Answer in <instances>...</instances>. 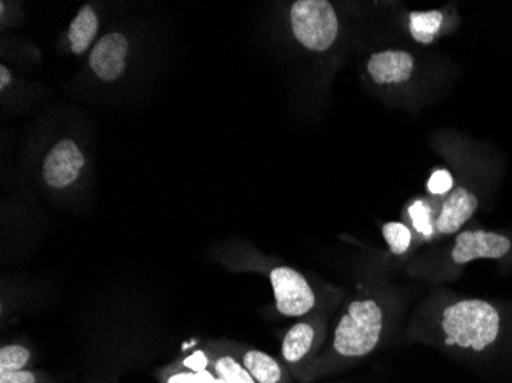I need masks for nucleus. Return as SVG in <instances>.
<instances>
[{
	"label": "nucleus",
	"instance_id": "f257e3e1",
	"mask_svg": "<svg viewBox=\"0 0 512 383\" xmlns=\"http://www.w3.org/2000/svg\"><path fill=\"white\" fill-rule=\"evenodd\" d=\"M502 319L497 308L482 299H462L448 305L440 316V330L448 347L488 350L500 336Z\"/></svg>",
	"mask_w": 512,
	"mask_h": 383
},
{
	"label": "nucleus",
	"instance_id": "f03ea898",
	"mask_svg": "<svg viewBox=\"0 0 512 383\" xmlns=\"http://www.w3.org/2000/svg\"><path fill=\"white\" fill-rule=\"evenodd\" d=\"M384 330V313L373 299L350 302L333 333L332 354L336 359H359L378 347Z\"/></svg>",
	"mask_w": 512,
	"mask_h": 383
},
{
	"label": "nucleus",
	"instance_id": "7ed1b4c3",
	"mask_svg": "<svg viewBox=\"0 0 512 383\" xmlns=\"http://www.w3.org/2000/svg\"><path fill=\"white\" fill-rule=\"evenodd\" d=\"M295 39L316 53L330 50L339 33L335 8L327 0H298L290 10Z\"/></svg>",
	"mask_w": 512,
	"mask_h": 383
},
{
	"label": "nucleus",
	"instance_id": "20e7f679",
	"mask_svg": "<svg viewBox=\"0 0 512 383\" xmlns=\"http://www.w3.org/2000/svg\"><path fill=\"white\" fill-rule=\"evenodd\" d=\"M269 276L275 295L276 310L281 315L299 318L313 310L316 296L306 276L286 266L275 267Z\"/></svg>",
	"mask_w": 512,
	"mask_h": 383
},
{
	"label": "nucleus",
	"instance_id": "39448f33",
	"mask_svg": "<svg viewBox=\"0 0 512 383\" xmlns=\"http://www.w3.org/2000/svg\"><path fill=\"white\" fill-rule=\"evenodd\" d=\"M508 236L486 230H467L457 235L451 259L463 266L476 259H500L511 250Z\"/></svg>",
	"mask_w": 512,
	"mask_h": 383
},
{
	"label": "nucleus",
	"instance_id": "423d86ee",
	"mask_svg": "<svg viewBox=\"0 0 512 383\" xmlns=\"http://www.w3.org/2000/svg\"><path fill=\"white\" fill-rule=\"evenodd\" d=\"M85 164L82 151L73 140H62L46 155L43 163V178L54 189L73 184L79 178Z\"/></svg>",
	"mask_w": 512,
	"mask_h": 383
},
{
	"label": "nucleus",
	"instance_id": "0eeeda50",
	"mask_svg": "<svg viewBox=\"0 0 512 383\" xmlns=\"http://www.w3.org/2000/svg\"><path fill=\"white\" fill-rule=\"evenodd\" d=\"M129 42L123 34L111 33L103 36L94 46L89 65L103 82H114L125 73Z\"/></svg>",
	"mask_w": 512,
	"mask_h": 383
},
{
	"label": "nucleus",
	"instance_id": "6e6552de",
	"mask_svg": "<svg viewBox=\"0 0 512 383\" xmlns=\"http://www.w3.org/2000/svg\"><path fill=\"white\" fill-rule=\"evenodd\" d=\"M367 71L378 85H399L413 74L414 57L407 51H381L368 59Z\"/></svg>",
	"mask_w": 512,
	"mask_h": 383
},
{
	"label": "nucleus",
	"instance_id": "1a4fd4ad",
	"mask_svg": "<svg viewBox=\"0 0 512 383\" xmlns=\"http://www.w3.org/2000/svg\"><path fill=\"white\" fill-rule=\"evenodd\" d=\"M160 383H224L209 365L206 351L198 350L155 373Z\"/></svg>",
	"mask_w": 512,
	"mask_h": 383
},
{
	"label": "nucleus",
	"instance_id": "9d476101",
	"mask_svg": "<svg viewBox=\"0 0 512 383\" xmlns=\"http://www.w3.org/2000/svg\"><path fill=\"white\" fill-rule=\"evenodd\" d=\"M316 339H318V328L315 324L309 321L296 322L287 331L283 345H281V357H283L284 364L290 368L306 365L299 371L302 373L306 370L307 365L312 362L310 354L315 351ZM299 374H296V376H299Z\"/></svg>",
	"mask_w": 512,
	"mask_h": 383
},
{
	"label": "nucleus",
	"instance_id": "9b49d317",
	"mask_svg": "<svg viewBox=\"0 0 512 383\" xmlns=\"http://www.w3.org/2000/svg\"><path fill=\"white\" fill-rule=\"evenodd\" d=\"M477 206H479V201H477L476 195L471 194L470 190L465 187L451 190V194L442 204L434 229L440 235L456 233L463 224L473 217Z\"/></svg>",
	"mask_w": 512,
	"mask_h": 383
},
{
	"label": "nucleus",
	"instance_id": "f8f14e48",
	"mask_svg": "<svg viewBox=\"0 0 512 383\" xmlns=\"http://www.w3.org/2000/svg\"><path fill=\"white\" fill-rule=\"evenodd\" d=\"M212 371L224 383H256L241 362L240 351L235 345L215 344L204 348Z\"/></svg>",
	"mask_w": 512,
	"mask_h": 383
},
{
	"label": "nucleus",
	"instance_id": "ddd939ff",
	"mask_svg": "<svg viewBox=\"0 0 512 383\" xmlns=\"http://www.w3.org/2000/svg\"><path fill=\"white\" fill-rule=\"evenodd\" d=\"M241 362L256 383H290L292 373L281 362L258 348L238 347Z\"/></svg>",
	"mask_w": 512,
	"mask_h": 383
},
{
	"label": "nucleus",
	"instance_id": "4468645a",
	"mask_svg": "<svg viewBox=\"0 0 512 383\" xmlns=\"http://www.w3.org/2000/svg\"><path fill=\"white\" fill-rule=\"evenodd\" d=\"M99 31V17L91 5H83L69 25V42L74 54H83L96 39Z\"/></svg>",
	"mask_w": 512,
	"mask_h": 383
},
{
	"label": "nucleus",
	"instance_id": "2eb2a0df",
	"mask_svg": "<svg viewBox=\"0 0 512 383\" xmlns=\"http://www.w3.org/2000/svg\"><path fill=\"white\" fill-rule=\"evenodd\" d=\"M444 22V14L437 10L414 11L410 14V33L416 42L430 45Z\"/></svg>",
	"mask_w": 512,
	"mask_h": 383
},
{
	"label": "nucleus",
	"instance_id": "dca6fc26",
	"mask_svg": "<svg viewBox=\"0 0 512 383\" xmlns=\"http://www.w3.org/2000/svg\"><path fill=\"white\" fill-rule=\"evenodd\" d=\"M31 351L19 344L4 345L0 348V373L25 370L31 362Z\"/></svg>",
	"mask_w": 512,
	"mask_h": 383
},
{
	"label": "nucleus",
	"instance_id": "f3484780",
	"mask_svg": "<svg viewBox=\"0 0 512 383\" xmlns=\"http://www.w3.org/2000/svg\"><path fill=\"white\" fill-rule=\"evenodd\" d=\"M382 235L394 255H402L410 249L413 235L404 223H387L382 227Z\"/></svg>",
	"mask_w": 512,
	"mask_h": 383
},
{
	"label": "nucleus",
	"instance_id": "a211bd4d",
	"mask_svg": "<svg viewBox=\"0 0 512 383\" xmlns=\"http://www.w3.org/2000/svg\"><path fill=\"white\" fill-rule=\"evenodd\" d=\"M408 212H410L411 221H413L417 232L424 236L433 235L434 226L431 223V209L425 201H414Z\"/></svg>",
	"mask_w": 512,
	"mask_h": 383
},
{
	"label": "nucleus",
	"instance_id": "6ab92c4d",
	"mask_svg": "<svg viewBox=\"0 0 512 383\" xmlns=\"http://www.w3.org/2000/svg\"><path fill=\"white\" fill-rule=\"evenodd\" d=\"M453 175L450 172L445 171V169H439V171L434 172L431 175L430 180H428V190H430V194L433 195H444L448 194L451 189H453Z\"/></svg>",
	"mask_w": 512,
	"mask_h": 383
},
{
	"label": "nucleus",
	"instance_id": "aec40b11",
	"mask_svg": "<svg viewBox=\"0 0 512 383\" xmlns=\"http://www.w3.org/2000/svg\"><path fill=\"white\" fill-rule=\"evenodd\" d=\"M0 383H43L42 376L37 371L25 370L0 373Z\"/></svg>",
	"mask_w": 512,
	"mask_h": 383
},
{
	"label": "nucleus",
	"instance_id": "412c9836",
	"mask_svg": "<svg viewBox=\"0 0 512 383\" xmlns=\"http://www.w3.org/2000/svg\"><path fill=\"white\" fill-rule=\"evenodd\" d=\"M11 80H13V77H11L10 69L4 65L0 66V89L4 91L10 85Z\"/></svg>",
	"mask_w": 512,
	"mask_h": 383
}]
</instances>
